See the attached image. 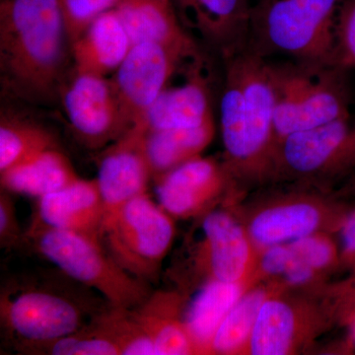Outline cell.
<instances>
[{
    "instance_id": "6da1fadb",
    "label": "cell",
    "mask_w": 355,
    "mask_h": 355,
    "mask_svg": "<svg viewBox=\"0 0 355 355\" xmlns=\"http://www.w3.org/2000/svg\"><path fill=\"white\" fill-rule=\"evenodd\" d=\"M73 69L60 0L0 1V83L11 99L53 106Z\"/></svg>"
},
{
    "instance_id": "7a4b0ae2",
    "label": "cell",
    "mask_w": 355,
    "mask_h": 355,
    "mask_svg": "<svg viewBox=\"0 0 355 355\" xmlns=\"http://www.w3.org/2000/svg\"><path fill=\"white\" fill-rule=\"evenodd\" d=\"M223 62L220 130L228 168L230 171H268L277 148L270 62L248 48Z\"/></svg>"
},
{
    "instance_id": "3957f363",
    "label": "cell",
    "mask_w": 355,
    "mask_h": 355,
    "mask_svg": "<svg viewBox=\"0 0 355 355\" xmlns=\"http://www.w3.org/2000/svg\"><path fill=\"white\" fill-rule=\"evenodd\" d=\"M343 0H256L247 48L261 57L331 64ZM333 65V64H331Z\"/></svg>"
},
{
    "instance_id": "277c9868",
    "label": "cell",
    "mask_w": 355,
    "mask_h": 355,
    "mask_svg": "<svg viewBox=\"0 0 355 355\" xmlns=\"http://www.w3.org/2000/svg\"><path fill=\"white\" fill-rule=\"evenodd\" d=\"M277 144L291 133L350 116L347 70L328 64L270 62Z\"/></svg>"
},
{
    "instance_id": "5b68a950",
    "label": "cell",
    "mask_w": 355,
    "mask_h": 355,
    "mask_svg": "<svg viewBox=\"0 0 355 355\" xmlns=\"http://www.w3.org/2000/svg\"><path fill=\"white\" fill-rule=\"evenodd\" d=\"M35 249L70 279L94 289L112 307L135 309L150 295L147 282L132 277L100 240L72 231L31 226Z\"/></svg>"
},
{
    "instance_id": "8992f818",
    "label": "cell",
    "mask_w": 355,
    "mask_h": 355,
    "mask_svg": "<svg viewBox=\"0 0 355 355\" xmlns=\"http://www.w3.org/2000/svg\"><path fill=\"white\" fill-rule=\"evenodd\" d=\"M174 218L144 193L103 222L100 242L125 270L154 282L174 241Z\"/></svg>"
},
{
    "instance_id": "52a82bcc",
    "label": "cell",
    "mask_w": 355,
    "mask_h": 355,
    "mask_svg": "<svg viewBox=\"0 0 355 355\" xmlns=\"http://www.w3.org/2000/svg\"><path fill=\"white\" fill-rule=\"evenodd\" d=\"M0 320L15 345L34 354L87 326L83 306L73 298L37 287H16L2 292Z\"/></svg>"
},
{
    "instance_id": "ba28073f",
    "label": "cell",
    "mask_w": 355,
    "mask_h": 355,
    "mask_svg": "<svg viewBox=\"0 0 355 355\" xmlns=\"http://www.w3.org/2000/svg\"><path fill=\"white\" fill-rule=\"evenodd\" d=\"M58 103L76 139L92 150L104 149L133 127L110 77L72 69Z\"/></svg>"
},
{
    "instance_id": "9c48e42d",
    "label": "cell",
    "mask_w": 355,
    "mask_h": 355,
    "mask_svg": "<svg viewBox=\"0 0 355 355\" xmlns=\"http://www.w3.org/2000/svg\"><path fill=\"white\" fill-rule=\"evenodd\" d=\"M355 167V118L352 116L291 133L277 144L272 169L296 176L336 175Z\"/></svg>"
},
{
    "instance_id": "30bf717a",
    "label": "cell",
    "mask_w": 355,
    "mask_h": 355,
    "mask_svg": "<svg viewBox=\"0 0 355 355\" xmlns=\"http://www.w3.org/2000/svg\"><path fill=\"white\" fill-rule=\"evenodd\" d=\"M190 58H193L160 44H132L110 78L133 125L142 123L180 65Z\"/></svg>"
},
{
    "instance_id": "8fae6325",
    "label": "cell",
    "mask_w": 355,
    "mask_h": 355,
    "mask_svg": "<svg viewBox=\"0 0 355 355\" xmlns=\"http://www.w3.org/2000/svg\"><path fill=\"white\" fill-rule=\"evenodd\" d=\"M146 132L144 123L133 125L105 147L98 158L96 181L104 205V220L132 198L147 193L153 178L144 148Z\"/></svg>"
},
{
    "instance_id": "7c38bea8",
    "label": "cell",
    "mask_w": 355,
    "mask_h": 355,
    "mask_svg": "<svg viewBox=\"0 0 355 355\" xmlns=\"http://www.w3.org/2000/svg\"><path fill=\"white\" fill-rule=\"evenodd\" d=\"M172 1L187 31L216 50L222 60L247 48L251 0Z\"/></svg>"
},
{
    "instance_id": "4fadbf2b",
    "label": "cell",
    "mask_w": 355,
    "mask_h": 355,
    "mask_svg": "<svg viewBox=\"0 0 355 355\" xmlns=\"http://www.w3.org/2000/svg\"><path fill=\"white\" fill-rule=\"evenodd\" d=\"M207 73L202 55L189 60L184 80L168 84L147 111L142 121L147 130L196 128L214 121Z\"/></svg>"
},
{
    "instance_id": "5bb4252c",
    "label": "cell",
    "mask_w": 355,
    "mask_h": 355,
    "mask_svg": "<svg viewBox=\"0 0 355 355\" xmlns=\"http://www.w3.org/2000/svg\"><path fill=\"white\" fill-rule=\"evenodd\" d=\"M230 172L202 155L154 180L158 203L173 218L197 216L220 193Z\"/></svg>"
},
{
    "instance_id": "9a60e30c",
    "label": "cell",
    "mask_w": 355,
    "mask_h": 355,
    "mask_svg": "<svg viewBox=\"0 0 355 355\" xmlns=\"http://www.w3.org/2000/svg\"><path fill=\"white\" fill-rule=\"evenodd\" d=\"M202 231L200 261L209 279L245 282L253 265V241L249 233L221 210L205 216Z\"/></svg>"
},
{
    "instance_id": "2e32d148",
    "label": "cell",
    "mask_w": 355,
    "mask_h": 355,
    "mask_svg": "<svg viewBox=\"0 0 355 355\" xmlns=\"http://www.w3.org/2000/svg\"><path fill=\"white\" fill-rule=\"evenodd\" d=\"M38 200L33 225L72 231L100 240L105 210L96 179L78 178Z\"/></svg>"
},
{
    "instance_id": "e0dca14e",
    "label": "cell",
    "mask_w": 355,
    "mask_h": 355,
    "mask_svg": "<svg viewBox=\"0 0 355 355\" xmlns=\"http://www.w3.org/2000/svg\"><path fill=\"white\" fill-rule=\"evenodd\" d=\"M114 9L132 44H160L190 58L202 55L197 42L182 24L172 0H121Z\"/></svg>"
},
{
    "instance_id": "ac0fdd59",
    "label": "cell",
    "mask_w": 355,
    "mask_h": 355,
    "mask_svg": "<svg viewBox=\"0 0 355 355\" xmlns=\"http://www.w3.org/2000/svg\"><path fill=\"white\" fill-rule=\"evenodd\" d=\"M132 46L116 9L96 18L72 44L73 69L110 77L120 67Z\"/></svg>"
},
{
    "instance_id": "d6986e66",
    "label": "cell",
    "mask_w": 355,
    "mask_h": 355,
    "mask_svg": "<svg viewBox=\"0 0 355 355\" xmlns=\"http://www.w3.org/2000/svg\"><path fill=\"white\" fill-rule=\"evenodd\" d=\"M181 300L174 292L150 293L133 314L153 340L155 355L197 354L181 314Z\"/></svg>"
},
{
    "instance_id": "ffe728a7",
    "label": "cell",
    "mask_w": 355,
    "mask_h": 355,
    "mask_svg": "<svg viewBox=\"0 0 355 355\" xmlns=\"http://www.w3.org/2000/svg\"><path fill=\"white\" fill-rule=\"evenodd\" d=\"M247 291L245 282L209 279L184 313V322L197 354H209L217 329L231 308Z\"/></svg>"
},
{
    "instance_id": "44dd1931",
    "label": "cell",
    "mask_w": 355,
    "mask_h": 355,
    "mask_svg": "<svg viewBox=\"0 0 355 355\" xmlns=\"http://www.w3.org/2000/svg\"><path fill=\"white\" fill-rule=\"evenodd\" d=\"M78 178L69 159L58 147L0 173L2 190L37 198L60 190Z\"/></svg>"
},
{
    "instance_id": "7402d4cb",
    "label": "cell",
    "mask_w": 355,
    "mask_h": 355,
    "mask_svg": "<svg viewBox=\"0 0 355 355\" xmlns=\"http://www.w3.org/2000/svg\"><path fill=\"white\" fill-rule=\"evenodd\" d=\"M216 133L214 121L200 127L147 130L144 148L153 180L202 155Z\"/></svg>"
},
{
    "instance_id": "603a6c76",
    "label": "cell",
    "mask_w": 355,
    "mask_h": 355,
    "mask_svg": "<svg viewBox=\"0 0 355 355\" xmlns=\"http://www.w3.org/2000/svg\"><path fill=\"white\" fill-rule=\"evenodd\" d=\"M321 219L319 209L311 203H286L259 212L250 224L249 235L263 249L288 244L313 234Z\"/></svg>"
},
{
    "instance_id": "cb8c5ba5",
    "label": "cell",
    "mask_w": 355,
    "mask_h": 355,
    "mask_svg": "<svg viewBox=\"0 0 355 355\" xmlns=\"http://www.w3.org/2000/svg\"><path fill=\"white\" fill-rule=\"evenodd\" d=\"M297 313L289 303L268 296L261 305L247 352L253 355L291 354L297 340Z\"/></svg>"
},
{
    "instance_id": "d4e9b609",
    "label": "cell",
    "mask_w": 355,
    "mask_h": 355,
    "mask_svg": "<svg viewBox=\"0 0 355 355\" xmlns=\"http://www.w3.org/2000/svg\"><path fill=\"white\" fill-rule=\"evenodd\" d=\"M53 147L57 146L50 130L11 110H1L0 173Z\"/></svg>"
},
{
    "instance_id": "484cf974",
    "label": "cell",
    "mask_w": 355,
    "mask_h": 355,
    "mask_svg": "<svg viewBox=\"0 0 355 355\" xmlns=\"http://www.w3.org/2000/svg\"><path fill=\"white\" fill-rule=\"evenodd\" d=\"M268 297L263 288L245 292L217 329L209 354H234L246 349L259 311Z\"/></svg>"
},
{
    "instance_id": "4316f807",
    "label": "cell",
    "mask_w": 355,
    "mask_h": 355,
    "mask_svg": "<svg viewBox=\"0 0 355 355\" xmlns=\"http://www.w3.org/2000/svg\"><path fill=\"white\" fill-rule=\"evenodd\" d=\"M105 333L121 349V355H155V349L132 309L112 307L95 318Z\"/></svg>"
},
{
    "instance_id": "83f0119b",
    "label": "cell",
    "mask_w": 355,
    "mask_h": 355,
    "mask_svg": "<svg viewBox=\"0 0 355 355\" xmlns=\"http://www.w3.org/2000/svg\"><path fill=\"white\" fill-rule=\"evenodd\" d=\"M41 352L53 355H121L119 345L100 328L95 319L83 330L55 340Z\"/></svg>"
},
{
    "instance_id": "f1b7e54d",
    "label": "cell",
    "mask_w": 355,
    "mask_h": 355,
    "mask_svg": "<svg viewBox=\"0 0 355 355\" xmlns=\"http://www.w3.org/2000/svg\"><path fill=\"white\" fill-rule=\"evenodd\" d=\"M121 0H60L70 40L73 44L96 18L113 10Z\"/></svg>"
},
{
    "instance_id": "f546056e",
    "label": "cell",
    "mask_w": 355,
    "mask_h": 355,
    "mask_svg": "<svg viewBox=\"0 0 355 355\" xmlns=\"http://www.w3.org/2000/svg\"><path fill=\"white\" fill-rule=\"evenodd\" d=\"M331 64L347 71L355 69V0H343L340 7Z\"/></svg>"
},
{
    "instance_id": "4dcf8cb0",
    "label": "cell",
    "mask_w": 355,
    "mask_h": 355,
    "mask_svg": "<svg viewBox=\"0 0 355 355\" xmlns=\"http://www.w3.org/2000/svg\"><path fill=\"white\" fill-rule=\"evenodd\" d=\"M299 260L315 270L329 268L338 260V249L329 238L310 234L288 243Z\"/></svg>"
},
{
    "instance_id": "1f68e13d",
    "label": "cell",
    "mask_w": 355,
    "mask_h": 355,
    "mask_svg": "<svg viewBox=\"0 0 355 355\" xmlns=\"http://www.w3.org/2000/svg\"><path fill=\"white\" fill-rule=\"evenodd\" d=\"M21 241V230L10 193H0V244L1 248L15 246Z\"/></svg>"
},
{
    "instance_id": "d6a6232c",
    "label": "cell",
    "mask_w": 355,
    "mask_h": 355,
    "mask_svg": "<svg viewBox=\"0 0 355 355\" xmlns=\"http://www.w3.org/2000/svg\"><path fill=\"white\" fill-rule=\"evenodd\" d=\"M294 259L289 244L266 248L261 258V268L268 275H284Z\"/></svg>"
},
{
    "instance_id": "836d02e7",
    "label": "cell",
    "mask_w": 355,
    "mask_h": 355,
    "mask_svg": "<svg viewBox=\"0 0 355 355\" xmlns=\"http://www.w3.org/2000/svg\"><path fill=\"white\" fill-rule=\"evenodd\" d=\"M340 229L342 237L340 258L355 270V209L345 214Z\"/></svg>"
},
{
    "instance_id": "e575fe53",
    "label": "cell",
    "mask_w": 355,
    "mask_h": 355,
    "mask_svg": "<svg viewBox=\"0 0 355 355\" xmlns=\"http://www.w3.org/2000/svg\"><path fill=\"white\" fill-rule=\"evenodd\" d=\"M347 312H349L347 313V320H349L350 330V342L355 347V306L349 308V310H347Z\"/></svg>"
},
{
    "instance_id": "d590c367",
    "label": "cell",
    "mask_w": 355,
    "mask_h": 355,
    "mask_svg": "<svg viewBox=\"0 0 355 355\" xmlns=\"http://www.w3.org/2000/svg\"><path fill=\"white\" fill-rule=\"evenodd\" d=\"M349 303H347V306H349V307L347 308H352V307H354V306H355V286L354 287V288H350V293H349Z\"/></svg>"
}]
</instances>
